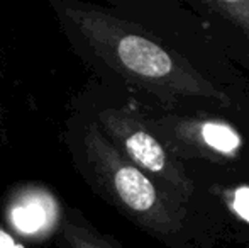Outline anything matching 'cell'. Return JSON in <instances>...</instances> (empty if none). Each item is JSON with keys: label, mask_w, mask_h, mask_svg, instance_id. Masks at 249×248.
I'll return each mask as SVG.
<instances>
[{"label": "cell", "mask_w": 249, "mask_h": 248, "mask_svg": "<svg viewBox=\"0 0 249 248\" xmlns=\"http://www.w3.org/2000/svg\"><path fill=\"white\" fill-rule=\"evenodd\" d=\"M50 5L73 50L102 75L164 106L181 100L229 104L212 80L136 20L80 0H51Z\"/></svg>", "instance_id": "cell-1"}, {"label": "cell", "mask_w": 249, "mask_h": 248, "mask_svg": "<svg viewBox=\"0 0 249 248\" xmlns=\"http://www.w3.org/2000/svg\"><path fill=\"white\" fill-rule=\"evenodd\" d=\"M58 238L61 248H125L112 235L95 228L75 208L65 209L63 212Z\"/></svg>", "instance_id": "cell-6"}, {"label": "cell", "mask_w": 249, "mask_h": 248, "mask_svg": "<svg viewBox=\"0 0 249 248\" xmlns=\"http://www.w3.org/2000/svg\"><path fill=\"white\" fill-rule=\"evenodd\" d=\"M153 134L178 160H207L227 162L241 148V136L231 124L209 117L164 116L158 119L146 117Z\"/></svg>", "instance_id": "cell-4"}, {"label": "cell", "mask_w": 249, "mask_h": 248, "mask_svg": "<svg viewBox=\"0 0 249 248\" xmlns=\"http://www.w3.org/2000/svg\"><path fill=\"white\" fill-rule=\"evenodd\" d=\"M180 248H195L194 245H190V243H185V245H181Z\"/></svg>", "instance_id": "cell-9"}, {"label": "cell", "mask_w": 249, "mask_h": 248, "mask_svg": "<svg viewBox=\"0 0 249 248\" xmlns=\"http://www.w3.org/2000/svg\"><path fill=\"white\" fill-rule=\"evenodd\" d=\"M0 248H31V247H27V243L24 240L17 238L14 233H10L3 226V223H0Z\"/></svg>", "instance_id": "cell-8"}, {"label": "cell", "mask_w": 249, "mask_h": 248, "mask_svg": "<svg viewBox=\"0 0 249 248\" xmlns=\"http://www.w3.org/2000/svg\"><path fill=\"white\" fill-rule=\"evenodd\" d=\"M207 7L215 9L220 16L239 24L249 34V2H209Z\"/></svg>", "instance_id": "cell-7"}, {"label": "cell", "mask_w": 249, "mask_h": 248, "mask_svg": "<svg viewBox=\"0 0 249 248\" xmlns=\"http://www.w3.org/2000/svg\"><path fill=\"white\" fill-rule=\"evenodd\" d=\"M73 163L82 179L108 206L146 235L170 248L187 242V208L115 150L93 116L78 117L70 131Z\"/></svg>", "instance_id": "cell-2"}, {"label": "cell", "mask_w": 249, "mask_h": 248, "mask_svg": "<svg viewBox=\"0 0 249 248\" xmlns=\"http://www.w3.org/2000/svg\"><path fill=\"white\" fill-rule=\"evenodd\" d=\"M63 212L65 209L51 189L39 184H24L7 195L3 226L17 238L39 243L58 235Z\"/></svg>", "instance_id": "cell-5"}, {"label": "cell", "mask_w": 249, "mask_h": 248, "mask_svg": "<svg viewBox=\"0 0 249 248\" xmlns=\"http://www.w3.org/2000/svg\"><path fill=\"white\" fill-rule=\"evenodd\" d=\"M92 116L105 138L124 158L151 177L175 202L187 208L195 192L194 180L183 162L151 133L144 116L136 107L104 104L93 109Z\"/></svg>", "instance_id": "cell-3"}]
</instances>
